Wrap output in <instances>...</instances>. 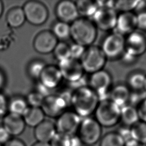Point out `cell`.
<instances>
[{
    "label": "cell",
    "instance_id": "obj_1",
    "mask_svg": "<svg viewBox=\"0 0 146 146\" xmlns=\"http://www.w3.org/2000/svg\"><path fill=\"white\" fill-rule=\"evenodd\" d=\"M99 103L96 93L88 86L73 91L71 106L74 112L82 119L90 117Z\"/></svg>",
    "mask_w": 146,
    "mask_h": 146
},
{
    "label": "cell",
    "instance_id": "obj_2",
    "mask_svg": "<svg viewBox=\"0 0 146 146\" xmlns=\"http://www.w3.org/2000/svg\"><path fill=\"white\" fill-rule=\"evenodd\" d=\"M98 35V29L90 18H78L70 25V36L74 43L87 47L93 44Z\"/></svg>",
    "mask_w": 146,
    "mask_h": 146
},
{
    "label": "cell",
    "instance_id": "obj_3",
    "mask_svg": "<svg viewBox=\"0 0 146 146\" xmlns=\"http://www.w3.org/2000/svg\"><path fill=\"white\" fill-rule=\"evenodd\" d=\"M95 119L102 127L110 128L120 121V107L109 99L99 101L94 112Z\"/></svg>",
    "mask_w": 146,
    "mask_h": 146
},
{
    "label": "cell",
    "instance_id": "obj_4",
    "mask_svg": "<svg viewBox=\"0 0 146 146\" xmlns=\"http://www.w3.org/2000/svg\"><path fill=\"white\" fill-rule=\"evenodd\" d=\"M107 60L100 47L92 44L86 48L79 61L84 71L91 74L103 70Z\"/></svg>",
    "mask_w": 146,
    "mask_h": 146
},
{
    "label": "cell",
    "instance_id": "obj_5",
    "mask_svg": "<svg viewBox=\"0 0 146 146\" xmlns=\"http://www.w3.org/2000/svg\"><path fill=\"white\" fill-rule=\"evenodd\" d=\"M102 126L91 117L82 119L77 131V136L84 145H94L102 136Z\"/></svg>",
    "mask_w": 146,
    "mask_h": 146
},
{
    "label": "cell",
    "instance_id": "obj_6",
    "mask_svg": "<svg viewBox=\"0 0 146 146\" xmlns=\"http://www.w3.org/2000/svg\"><path fill=\"white\" fill-rule=\"evenodd\" d=\"M112 84L111 75L104 69L90 74L88 79V86L96 93L99 101L108 99Z\"/></svg>",
    "mask_w": 146,
    "mask_h": 146
},
{
    "label": "cell",
    "instance_id": "obj_7",
    "mask_svg": "<svg viewBox=\"0 0 146 146\" xmlns=\"http://www.w3.org/2000/svg\"><path fill=\"white\" fill-rule=\"evenodd\" d=\"M100 47L107 59H120L125 51V37L113 31L104 37Z\"/></svg>",
    "mask_w": 146,
    "mask_h": 146
},
{
    "label": "cell",
    "instance_id": "obj_8",
    "mask_svg": "<svg viewBox=\"0 0 146 146\" xmlns=\"http://www.w3.org/2000/svg\"><path fill=\"white\" fill-rule=\"evenodd\" d=\"M23 10L26 20L35 26L41 25L46 22L48 17L46 6L37 1H30L25 3Z\"/></svg>",
    "mask_w": 146,
    "mask_h": 146
},
{
    "label": "cell",
    "instance_id": "obj_9",
    "mask_svg": "<svg viewBox=\"0 0 146 146\" xmlns=\"http://www.w3.org/2000/svg\"><path fill=\"white\" fill-rule=\"evenodd\" d=\"M118 13L111 7H99L92 17L97 29L103 31L114 30Z\"/></svg>",
    "mask_w": 146,
    "mask_h": 146
},
{
    "label": "cell",
    "instance_id": "obj_10",
    "mask_svg": "<svg viewBox=\"0 0 146 146\" xmlns=\"http://www.w3.org/2000/svg\"><path fill=\"white\" fill-rule=\"evenodd\" d=\"M82 118L74 111H66L57 118L55 124L56 132L72 136L77 132Z\"/></svg>",
    "mask_w": 146,
    "mask_h": 146
},
{
    "label": "cell",
    "instance_id": "obj_11",
    "mask_svg": "<svg viewBox=\"0 0 146 146\" xmlns=\"http://www.w3.org/2000/svg\"><path fill=\"white\" fill-rule=\"evenodd\" d=\"M70 106L60 94H51L44 98L41 106L44 114L50 117H58Z\"/></svg>",
    "mask_w": 146,
    "mask_h": 146
},
{
    "label": "cell",
    "instance_id": "obj_12",
    "mask_svg": "<svg viewBox=\"0 0 146 146\" xmlns=\"http://www.w3.org/2000/svg\"><path fill=\"white\" fill-rule=\"evenodd\" d=\"M125 52L138 58L146 52V35L140 31L135 30L125 38Z\"/></svg>",
    "mask_w": 146,
    "mask_h": 146
},
{
    "label": "cell",
    "instance_id": "obj_13",
    "mask_svg": "<svg viewBox=\"0 0 146 146\" xmlns=\"http://www.w3.org/2000/svg\"><path fill=\"white\" fill-rule=\"evenodd\" d=\"M58 67L62 78L68 83L76 81L84 76V70L79 60L68 58L59 62Z\"/></svg>",
    "mask_w": 146,
    "mask_h": 146
},
{
    "label": "cell",
    "instance_id": "obj_14",
    "mask_svg": "<svg viewBox=\"0 0 146 146\" xmlns=\"http://www.w3.org/2000/svg\"><path fill=\"white\" fill-rule=\"evenodd\" d=\"M58 43V39L51 31L44 30L35 37L33 47L36 52L47 54L53 51Z\"/></svg>",
    "mask_w": 146,
    "mask_h": 146
},
{
    "label": "cell",
    "instance_id": "obj_15",
    "mask_svg": "<svg viewBox=\"0 0 146 146\" xmlns=\"http://www.w3.org/2000/svg\"><path fill=\"white\" fill-rule=\"evenodd\" d=\"M55 14L59 21L71 23L79 18V13L75 2L69 0L59 2L55 7Z\"/></svg>",
    "mask_w": 146,
    "mask_h": 146
},
{
    "label": "cell",
    "instance_id": "obj_16",
    "mask_svg": "<svg viewBox=\"0 0 146 146\" xmlns=\"http://www.w3.org/2000/svg\"><path fill=\"white\" fill-rule=\"evenodd\" d=\"M136 29V15L132 12L118 14L114 31L124 36Z\"/></svg>",
    "mask_w": 146,
    "mask_h": 146
},
{
    "label": "cell",
    "instance_id": "obj_17",
    "mask_svg": "<svg viewBox=\"0 0 146 146\" xmlns=\"http://www.w3.org/2000/svg\"><path fill=\"white\" fill-rule=\"evenodd\" d=\"M62 74L58 66L46 65L39 77V82L47 88L54 90L60 83Z\"/></svg>",
    "mask_w": 146,
    "mask_h": 146
},
{
    "label": "cell",
    "instance_id": "obj_18",
    "mask_svg": "<svg viewBox=\"0 0 146 146\" xmlns=\"http://www.w3.org/2000/svg\"><path fill=\"white\" fill-rule=\"evenodd\" d=\"M2 126L11 136H17L24 131L26 124L22 116L9 113L3 117Z\"/></svg>",
    "mask_w": 146,
    "mask_h": 146
},
{
    "label": "cell",
    "instance_id": "obj_19",
    "mask_svg": "<svg viewBox=\"0 0 146 146\" xmlns=\"http://www.w3.org/2000/svg\"><path fill=\"white\" fill-rule=\"evenodd\" d=\"M55 124L49 120H44L34 128V136L39 142L50 143L56 133Z\"/></svg>",
    "mask_w": 146,
    "mask_h": 146
},
{
    "label": "cell",
    "instance_id": "obj_20",
    "mask_svg": "<svg viewBox=\"0 0 146 146\" xmlns=\"http://www.w3.org/2000/svg\"><path fill=\"white\" fill-rule=\"evenodd\" d=\"M131 90L125 84L119 83L112 86L109 94L108 99L121 107L128 104Z\"/></svg>",
    "mask_w": 146,
    "mask_h": 146
},
{
    "label": "cell",
    "instance_id": "obj_21",
    "mask_svg": "<svg viewBox=\"0 0 146 146\" xmlns=\"http://www.w3.org/2000/svg\"><path fill=\"white\" fill-rule=\"evenodd\" d=\"M146 74L141 70H135L130 72L126 79V85L131 91L144 90Z\"/></svg>",
    "mask_w": 146,
    "mask_h": 146
},
{
    "label": "cell",
    "instance_id": "obj_22",
    "mask_svg": "<svg viewBox=\"0 0 146 146\" xmlns=\"http://www.w3.org/2000/svg\"><path fill=\"white\" fill-rule=\"evenodd\" d=\"M44 116L41 108L29 107L22 117L26 125L35 128L44 120Z\"/></svg>",
    "mask_w": 146,
    "mask_h": 146
},
{
    "label": "cell",
    "instance_id": "obj_23",
    "mask_svg": "<svg viewBox=\"0 0 146 146\" xmlns=\"http://www.w3.org/2000/svg\"><path fill=\"white\" fill-rule=\"evenodd\" d=\"M139 121L137 109L128 104L120 107V119L123 125L131 127Z\"/></svg>",
    "mask_w": 146,
    "mask_h": 146
},
{
    "label": "cell",
    "instance_id": "obj_24",
    "mask_svg": "<svg viewBox=\"0 0 146 146\" xmlns=\"http://www.w3.org/2000/svg\"><path fill=\"white\" fill-rule=\"evenodd\" d=\"M6 21L9 25L13 28L22 26L26 21L23 8L15 7L10 9L6 15Z\"/></svg>",
    "mask_w": 146,
    "mask_h": 146
},
{
    "label": "cell",
    "instance_id": "obj_25",
    "mask_svg": "<svg viewBox=\"0 0 146 146\" xmlns=\"http://www.w3.org/2000/svg\"><path fill=\"white\" fill-rule=\"evenodd\" d=\"M75 4L79 15L87 18H92L99 8L96 1L79 0Z\"/></svg>",
    "mask_w": 146,
    "mask_h": 146
},
{
    "label": "cell",
    "instance_id": "obj_26",
    "mask_svg": "<svg viewBox=\"0 0 146 146\" xmlns=\"http://www.w3.org/2000/svg\"><path fill=\"white\" fill-rule=\"evenodd\" d=\"M29 107L26 99L19 96L13 98L8 103V111L9 113L21 116H23Z\"/></svg>",
    "mask_w": 146,
    "mask_h": 146
},
{
    "label": "cell",
    "instance_id": "obj_27",
    "mask_svg": "<svg viewBox=\"0 0 146 146\" xmlns=\"http://www.w3.org/2000/svg\"><path fill=\"white\" fill-rule=\"evenodd\" d=\"M125 141L116 131H110L102 135L99 146H124Z\"/></svg>",
    "mask_w": 146,
    "mask_h": 146
},
{
    "label": "cell",
    "instance_id": "obj_28",
    "mask_svg": "<svg viewBox=\"0 0 146 146\" xmlns=\"http://www.w3.org/2000/svg\"><path fill=\"white\" fill-rule=\"evenodd\" d=\"M132 139L146 145V123L139 120L130 127Z\"/></svg>",
    "mask_w": 146,
    "mask_h": 146
},
{
    "label": "cell",
    "instance_id": "obj_29",
    "mask_svg": "<svg viewBox=\"0 0 146 146\" xmlns=\"http://www.w3.org/2000/svg\"><path fill=\"white\" fill-rule=\"evenodd\" d=\"M51 32L57 39L65 40L70 36V25L61 21L56 22L54 24Z\"/></svg>",
    "mask_w": 146,
    "mask_h": 146
},
{
    "label": "cell",
    "instance_id": "obj_30",
    "mask_svg": "<svg viewBox=\"0 0 146 146\" xmlns=\"http://www.w3.org/2000/svg\"><path fill=\"white\" fill-rule=\"evenodd\" d=\"M46 66V64L42 60H33L27 66V73L31 78L34 79H39Z\"/></svg>",
    "mask_w": 146,
    "mask_h": 146
},
{
    "label": "cell",
    "instance_id": "obj_31",
    "mask_svg": "<svg viewBox=\"0 0 146 146\" xmlns=\"http://www.w3.org/2000/svg\"><path fill=\"white\" fill-rule=\"evenodd\" d=\"M139 1H127V0H117L114 1L113 9L117 12L126 13L132 12L135 10Z\"/></svg>",
    "mask_w": 146,
    "mask_h": 146
},
{
    "label": "cell",
    "instance_id": "obj_32",
    "mask_svg": "<svg viewBox=\"0 0 146 146\" xmlns=\"http://www.w3.org/2000/svg\"><path fill=\"white\" fill-rule=\"evenodd\" d=\"M52 52L59 62L70 58V45L64 42H58Z\"/></svg>",
    "mask_w": 146,
    "mask_h": 146
},
{
    "label": "cell",
    "instance_id": "obj_33",
    "mask_svg": "<svg viewBox=\"0 0 146 146\" xmlns=\"http://www.w3.org/2000/svg\"><path fill=\"white\" fill-rule=\"evenodd\" d=\"M44 98L36 91L30 92L26 99V100L31 107L40 108Z\"/></svg>",
    "mask_w": 146,
    "mask_h": 146
},
{
    "label": "cell",
    "instance_id": "obj_34",
    "mask_svg": "<svg viewBox=\"0 0 146 146\" xmlns=\"http://www.w3.org/2000/svg\"><path fill=\"white\" fill-rule=\"evenodd\" d=\"M71 136L56 132L50 142V146H70Z\"/></svg>",
    "mask_w": 146,
    "mask_h": 146
},
{
    "label": "cell",
    "instance_id": "obj_35",
    "mask_svg": "<svg viewBox=\"0 0 146 146\" xmlns=\"http://www.w3.org/2000/svg\"><path fill=\"white\" fill-rule=\"evenodd\" d=\"M146 98V92L144 90L137 91H131L128 104L133 107H136L139 103Z\"/></svg>",
    "mask_w": 146,
    "mask_h": 146
},
{
    "label": "cell",
    "instance_id": "obj_36",
    "mask_svg": "<svg viewBox=\"0 0 146 146\" xmlns=\"http://www.w3.org/2000/svg\"><path fill=\"white\" fill-rule=\"evenodd\" d=\"M85 47L79 44L74 43L70 46V58L74 59L79 60L83 56L85 50Z\"/></svg>",
    "mask_w": 146,
    "mask_h": 146
},
{
    "label": "cell",
    "instance_id": "obj_37",
    "mask_svg": "<svg viewBox=\"0 0 146 146\" xmlns=\"http://www.w3.org/2000/svg\"><path fill=\"white\" fill-rule=\"evenodd\" d=\"M136 15V29L141 32L146 31V10L139 11Z\"/></svg>",
    "mask_w": 146,
    "mask_h": 146
},
{
    "label": "cell",
    "instance_id": "obj_38",
    "mask_svg": "<svg viewBox=\"0 0 146 146\" xmlns=\"http://www.w3.org/2000/svg\"><path fill=\"white\" fill-rule=\"evenodd\" d=\"M139 120L146 123V98L142 100L136 107Z\"/></svg>",
    "mask_w": 146,
    "mask_h": 146
},
{
    "label": "cell",
    "instance_id": "obj_39",
    "mask_svg": "<svg viewBox=\"0 0 146 146\" xmlns=\"http://www.w3.org/2000/svg\"><path fill=\"white\" fill-rule=\"evenodd\" d=\"M116 132L120 135V136L124 139L125 141L132 139L131 129L129 127L123 125L118 128Z\"/></svg>",
    "mask_w": 146,
    "mask_h": 146
},
{
    "label": "cell",
    "instance_id": "obj_40",
    "mask_svg": "<svg viewBox=\"0 0 146 146\" xmlns=\"http://www.w3.org/2000/svg\"><path fill=\"white\" fill-rule=\"evenodd\" d=\"M68 84L69 86L71 88V89L75 91L83 87L88 86V79H86L84 75L80 79L72 82H69Z\"/></svg>",
    "mask_w": 146,
    "mask_h": 146
},
{
    "label": "cell",
    "instance_id": "obj_41",
    "mask_svg": "<svg viewBox=\"0 0 146 146\" xmlns=\"http://www.w3.org/2000/svg\"><path fill=\"white\" fill-rule=\"evenodd\" d=\"M8 103L6 96L0 92V116H5L8 111Z\"/></svg>",
    "mask_w": 146,
    "mask_h": 146
},
{
    "label": "cell",
    "instance_id": "obj_42",
    "mask_svg": "<svg viewBox=\"0 0 146 146\" xmlns=\"http://www.w3.org/2000/svg\"><path fill=\"white\" fill-rule=\"evenodd\" d=\"M52 90L49 89L43 86L42 84H41L39 82L36 84V91L37 92L40 94L41 95H42L44 98H46L51 94H53L52 93Z\"/></svg>",
    "mask_w": 146,
    "mask_h": 146
},
{
    "label": "cell",
    "instance_id": "obj_43",
    "mask_svg": "<svg viewBox=\"0 0 146 146\" xmlns=\"http://www.w3.org/2000/svg\"><path fill=\"white\" fill-rule=\"evenodd\" d=\"M11 136L2 125L0 126V144L2 145L11 139Z\"/></svg>",
    "mask_w": 146,
    "mask_h": 146
},
{
    "label": "cell",
    "instance_id": "obj_44",
    "mask_svg": "<svg viewBox=\"0 0 146 146\" xmlns=\"http://www.w3.org/2000/svg\"><path fill=\"white\" fill-rule=\"evenodd\" d=\"M120 59H121V60L122 61V62L124 64L128 65V64H133L136 62L137 58L134 57V56L127 54V52H125L124 51V52L121 55V56L120 57Z\"/></svg>",
    "mask_w": 146,
    "mask_h": 146
},
{
    "label": "cell",
    "instance_id": "obj_45",
    "mask_svg": "<svg viewBox=\"0 0 146 146\" xmlns=\"http://www.w3.org/2000/svg\"><path fill=\"white\" fill-rule=\"evenodd\" d=\"M3 146H26L25 143L18 138H11Z\"/></svg>",
    "mask_w": 146,
    "mask_h": 146
},
{
    "label": "cell",
    "instance_id": "obj_46",
    "mask_svg": "<svg viewBox=\"0 0 146 146\" xmlns=\"http://www.w3.org/2000/svg\"><path fill=\"white\" fill-rule=\"evenodd\" d=\"M82 145L83 144L77 135H74L71 136L70 146H82Z\"/></svg>",
    "mask_w": 146,
    "mask_h": 146
},
{
    "label": "cell",
    "instance_id": "obj_47",
    "mask_svg": "<svg viewBox=\"0 0 146 146\" xmlns=\"http://www.w3.org/2000/svg\"><path fill=\"white\" fill-rule=\"evenodd\" d=\"M124 146H144L143 144H141L139 141L135 140L133 139H131L126 141H125Z\"/></svg>",
    "mask_w": 146,
    "mask_h": 146
},
{
    "label": "cell",
    "instance_id": "obj_48",
    "mask_svg": "<svg viewBox=\"0 0 146 146\" xmlns=\"http://www.w3.org/2000/svg\"><path fill=\"white\" fill-rule=\"evenodd\" d=\"M5 83V77L3 73L0 70V90L3 88Z\"/></svg>",
    "mask_w": 146,
    "mask_h": 146
},
{
    "label": "cell",
    "instance_id": "obj_49",
    "mask_svg": "<svg viewBox=\"0 0 146 146\" xmlns=\"http://www.w3.org/2000/svg\"><path fill=\"white\" fill-rule=\"evenodd\" d=\"M32 146H50V143L36 141Z\"/></svg>",
    "mask_w": 146,
    "mask_h": 146
},
{
    "label": "cell",
    "instance_id": "obj_50",
    "mask_svg": "<svg viewBox=\"0 0 146 146\" xmlns=\"http://www.w3.org/2000/svg\"><path fill=\"white\" fill-rule=\"evenodd\" d=\"M3 10V5L2 2L1 1H0V17H1V15L2 14Z\"/></svg>",
    "mask_w": 146,
    "mask_h": 146
},
{
    "label": "cell",
    "instance_id": "obj_51",
    "mask_svg": "<svg viewBox=\"0 0 146 146\" xmlns=\"http://www.w3.org/2000/svg\"><path fill=\"white\" fill-rule=\"evenodd\" d=\"M144 90L146 92V78H145V84H144Z\"/></svg>",
    "mask_w": 146,
    "mask_h": 146
},
{
    "label": "cell",
    "instance_id": "obj_52",
    "mask_svg": "<svg viewBox=\"0 0 146 146\" xmlns=\"http://www.w3.org/2000/svg\"><path fill=\"white\" fill-rule=\"evenodd\" d=\"M0 146H3V145H2V144H0Z\"/></svg>",
    "mask_w": 146,
    "mask_h": 146
},
{
    "label": "cell",
    "instance_id": "obj_53",
    "mask_svg": "<svg viewBox=\"0 0 146 146\" xmlns=\"http://www.w3.org/2000/svg\"><path fill=\"white\" fill-rule=\"evenodd\" d=\"M85 146H87V145H85ZM91 146H94V145H91Z\"/></svg>",
    "mask_w": 146,
    "mask_h": 146
},
{
    "label": "cell",
    "instance_id": "obj_54",
    "mask_svg": "<svg viewBox=\"0 0 146 146\" xmlns=\"http://www.w3.org/2000/svg\"><path fill=\"white\" fill-rule=\"evenodd\" d=\"M145 146H146V145H145Z\"/></svg>",
    "mask_w": 146,
    "mask_h": 146
}]
</instances>
